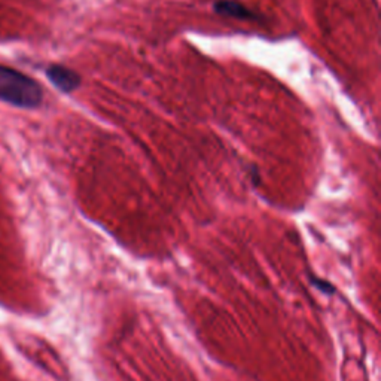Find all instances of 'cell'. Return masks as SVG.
Returning <instances> with one entry per match:
<instances>
[{
    "label": "cell",
    "instance_id": "obj_1",
    "mask_svg": "<svg viewBox=\"0 0 381 381\" xmlns=\"http://www.w3.org/2000/svg\"><path fill=\"white\" fill-rule=\"evenodd\" d=\"M0 100L15 108L36 109L44 100V91L23 72L0 65Z\"/></svg>",
    "mask_w": 381,
    "mask_h": 381
},
{
    "label": "cell",
    "instance_id": "obj_2",
    "mask_svg": "<svg viewBox=\"0 0 381 381\" xmlns=\"http://www.w3.org/2000/svg\"><path fill=\"white\" fill-rule=\"evenodd\" d=\"M47 76L51 81L52 86H54L58 91L67 92V94L76 91L82 83L81 76L75 70H72V69H69L66 66H61V65L49 66L47 69Z\"/></svg>",
    "mask_w": 381,
    "mask_h": 381
},
{
    "label": "cell",
    "instance_id": "obj_3",
    "mask_svg": "<svg viewBox=\"0 0 381 381\" xmlns=\"http://www.w3.org/2000/svg\"><path fill=\"white\" fill-rule=\"evenodd\" d=\"M213 10L222 17H232L238 19H257L258 17L237 0H218L213 5Z\"/></svg>",
    "mask_w": 381,
    "mask_h": 381
},
{
    "label": "cell",
    "instance_id": "obj_4",
    "mask_svg": "<svg viewBox=\"0 0 381 381\" xmlns=\"http://www.w3.org/2000/svg\"><path fill=\"white\" fill-rule=\"evenodd\" d=\"M310 282H311V284L314 286L316 289H319V291L323 292L325 295H332V293L335 292L334 284L330 283V282L323 280V279H319V277H310Z\"/></svg>",
    "mask_w": 381,
    "mask_h": 381
},
{
    "label": "cell",
    "instance_id": "obj_5",
    "mask_svg": "<svg viewBox=\"0 0 381 381\" xmlns=\"http://www.w3.org/2000/svg\"><path fill=\"white\" fill-rule=\"evenodd\" d=\"M252 168H253V173H252L253 184H255V186H258V185H259V182H261L259 175H258V168H257V165H252Z\"/></svg>",
    "mask_w": 381,
    "mask_h": 381
}]
</instances>
